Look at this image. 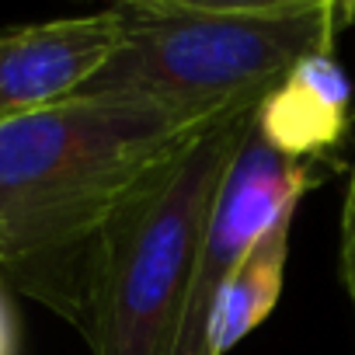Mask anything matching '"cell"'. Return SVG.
<instances>
[{
	"mask_svg": "<svg viewBox=\"0 0 355 355\" xmlns=\"http://www.w3.org/2000/svg\"><path fill=\"white\" fill-rule=\"evenodd\" d=\"M216 119L146 98L73 94L0 125V268L84 331L101 227Z\"/></svg>",
	"mask_w": 355,
	"mask_h": 355,
	"instance_id": "cell-1",
	"label": "cell"
},
{
	"mask_svg": "<svg viewBox=\"0 0 355 355\" xmlns=\"http://www.w3.org/2000/svg\"><path fill=\"white\" fill-rule=\"evenodd\" d=\"M122 35L77 94L146 98L192 115L258 108L303 60L331 53L348 8L331 0L115 4Z\"/></svg>",
	"mask_w": 355,
	"mask_h": 355,
	"instance_id": "cell-2",
	"label": "cell"
},
{
	"mask_svg": "<svg viewBox=\"0 0 355 355\" xmlns=\"http://www.w3.org/2000/svg\"><path fill=\"white\" fill-rule=\"evenodd\" d=\"M258 108L206 125L122 199L91 251L84 334L94 355H174L199 248Z\"/></svg>",
	"mask_w": 355,
	"mask_h": 355,
	"instance_id": "cell-3",
	"label": "cell"
},
{
	"mask_svg": "<svg viewBox=\"0 0 355 355\" xmlns=\"http://www.w3.org/2000/svg\"><path fill=\"white\" fill-rule=\"evenodd\" d=\"M306 189H310L306 164L282 157L251 125L209 209L174 355H202L206 327L223 286L275 223L296 216V206Z\"/></svg>",
	"mask_w": 355,
	"mask_h": 355,
	"instance_id": "cell-4",
	"label": "cell"
},
{
	"mask_svg": "<svg viewBox=\"0 0 355 355\" xmlns=\"http://www.w3.org/2000/svg\"><path fill=\"white\" fill-rule=\"evenodd\" d=\"M119 11L21 25L0 35V125L73 98L115 53Z\"/></svg>",
	"mask_w": 355,
	"mask_h": 355,
	"instance_id": "cell-5",
	"label": "cell"
},
{
	"mask_svg": "<svg viewBox=\"0 0 355 355\" xmlns=\"http://www.w3.org/2000/svg\"><path fill=\"white\" fill-rule=\"evenodd\" d=\"M352 91L331 53L303 60L254 112V129L282 157L303 164L334 146L348 129Z\"/></svg>",
	"mask_w": 355,
	"mask_h": 355,
	"instance_id": "cell-6",
	"label": "cell"
},
{
	"mask_svg": "<svg viewBox=\"0 0 355 355\" xmlns=\"http://www.w3.org/2000/svg\"><path fill=\"white\" fill-rule=\"evenodd\" d=\"M289 230H293V216L275 223L254 244V251L244 258V265L230 275V282L223 286L216 310L209 317L202 355H227L275 310V303L282 296V279H286Z\"/></svg>",
	"mask_w": 355,
	"mask_h": 355,
	"instance_id": "cell-7",
	"label": "cell"
},
{
	"mask_svg": "<svg viewBox=\"0 0 355 355\" xmlns=\"http://www.w3.org/2000/svg\"><path fill=\"white\" fill-rule=\"evenodd\" d=\"M341 282L348 293V303L355 310V164L348 174V192L341 206Z\"/></svg>",
	"mask_w": 355,
	"mask_h": 355,
	"instance_id": "cell-8",
	"label": "cell"
},
{
	"mask_svg": "<svg viewBox=\"0 0 355 355\" xmlns=\"http://www.w3.org/2000/svg\"><path fill=\"white\" fill-rule=\"evenodd\" d=\"M0 355H11V320L4 303H0Z\"/></svg>",
	"mask_w": 355,
	"mask_h": 355,
	"instance_id": "cell-9",
	"label": "cell"
}]
</instances>
